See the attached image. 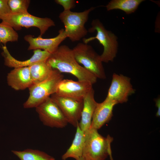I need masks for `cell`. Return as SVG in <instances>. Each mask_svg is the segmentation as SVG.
<instances>
[{
    "mask_svg": "<svg viewBox=\"0 0 160 160\" xmlns=\"http://www.w3.org/2000/svg\"><path fill=\"white\" fill-rule=\"evenodd\" d=\"M11 13L7 0H0V20H2L5 16Z\"/></svg>",
    "mask_w": 160,
    "mask_h": 160,
    "instance_id": "cell-24",
    "label": "cell"
},
{
    "mask_svg": "<svg viewBox=\"0 0 160 160\" xmlns=\"http://www.w3.org/2000/svg\"><path fill=\"white\" fill-rule=\"evenodd\" d=\"M96 31L95 36L83 39V43H88L95 39L97 40L103 46V51L100 55L103 62L108 63L113 61L116 55L118 44L117 38L111 31L106 30L103 23L98 19L93 20L91 27L88 32L93 33Z\"/></svg>",
    "mask_w": 160,
    "mask_h": 160,
    "instance_id": "cell-3",
    "label": "cell"
},
{
    "mask_svg": "<svg viewBox=\"0 0 160 160\" xmlns=\"http://www.w3.org/2000/svg\"><path fill=\"white\" fill-rule=\"evenodd\" d=\"M18 39L17 33L13 28L2 21L0 23V43L5 44L8 42H15Z\"/></svg>",
    "mask_w": 160,
    "mask_h": 160,
    "instance_id": "cell-21",
    "label": "cell"
},
{
    "mask_svg": "<svg viewBox=\"0 0 160 160\" xmlns=\"http://www.w3.org/2000/svg\"><path fill=\"white\" fill-rule=\"evenodd\" d=\"M2 55L4 58V64L14 68L29 67L39 61H46L51 55L50 53L40 49L33 50L31 57L27 60L20 61L16 59L10 54L5 45L2 46Z\"/></svg>",
    "mask_w": 160,
    "mask_h": 160,
    "instance_id": "cell-13",
    "label": "cell"
},
{
    "mask_svg": "<svg viewBox=\"0 0 160 160\" xmlns=\"http://www.w3.org/2000/svg\"><path fill=\"white\" fill-rule=\"evenodd\" d=\"M8 85L18 91L29 88L33 84L29 67L14 68L7 76Z\"/></svg>",
    "mask_w": 160,
    "mask_h": 160,
    "instance_id": "cell-15",
    "label": "cell"
},
{
    "mask_svg": "<svg viewBox=\"0 0 160 160\" xmlns=\"http://www.w3.org/2000/svg\"><path fill=\"white\" fill-rule=\"evenodd\" d=\"M51 96L66 118L68 123L76 127L81 119L83 106V99L61 96L55 93Z\"/></svg>",
    "mask_w": 160,
    "mask_h": 160,
    "instance_id": "cell-10",
    "label": "cell"
},
{
    "mask_svg": "<svg viewBox=\"0 0 160 160\" xmlns=\"http://www.w3.org/2000/svg\"><path fill=\"white\" fill-rule=\"evenodd\" d=\"M55 1L57 4L61 5L64 11L71 10L76 6V2L74 0H56Z\"/></svg>",
    "mask_w": 160,
    "mask_h": 160,
    "instance_id": "cell-23",
    "label": "cell"
},
{
    "mask_svg": "<svg viewBox=\"0 0 160 160\" xmlns=\"http://www.w3.org/2000/svg\"><path fill=\"white\" fill-rule=\"evenodd\" d=\"M117 103L105 98L101 103H98L95 110L90 127L97 130L100 128L111 119L114 106Z\"/></svg>",
    "mask_w": 160,
    "mask_h": 160,
    "instance_id": "cell-14",
    "label": "cell"
},
{
    "mask_svg": "<svg viewBox=\"0 0 160 160\" xmlns=\"http://www.w3.org/2000/svg\"><path fill=\"white\" fill-rule=\"evenodd\" d=\"M85 140L82 157L88 160H105L109 156L113 160L111 144L113 138L109 135L104 137L98 130L90 127L84 132Z\"/></svg>",
    "mask_w": 160,
    "mask_h": 160,
    "instance_id": "cell-2",
    "label": "cell"
},
{
    "mask_svg": "<svg viewBox=\"0 0 160 160\" xmlns=\"http://www.w3.org/2000/svg\"><path fill=\"white\" fill-rule=\"evenodd\" d=\"M78 160H88L86 159H85L83 158V157H82L79 159H78Z\"/></svg>",
    "mask_w": 160,
    "mask_h": 160,
    "instance_id": "cell-26",
    "label": "cell"
},
{
    "mask_svg": "<svg viewBox=\"0 0 160 160\" xmlns=\"http://www.w3.org/2000/svg\"><path fill=\"white\" fill-rule=\"evenodd\" d=\"M2 22L12 27L15 30H20L22 27L28 28L32 27L38 28L42 36L51 27L55 25L54 21L48 17L35 16L28 12L20 14L10 13L5 16Z\"/></svg>",
    "mask_w": 160,
    "mask_h": 160,
    "instance_id": "cell-7",
    "label": "cell"
},
{
    "mask_svg": "<svg viewBox=\"0 0 160 160\" xmlns=\"http://www.w3.org/2000/svg\"><path fill=\"white\" fill-rule=\"evenodd\" d=\"M93 87L83 99V106L79 123L80 129L85 132L90 127L92 116L97 105L94 97Z\"/></svg>",
    "mask_w": 160,
    "mask_h": 160,
    "instance_id": "cell-16",
    "label": "cell"
},
{
    "mask_svg": "<svg viewBox=\"0 0 160 160\" xmlns=\"http://www.w3.org/2000/svg\"><path fill=\"white\" fill-rule=\"evenodd\" d=\"M12 152L20 160H55L53 157L37 150L27 149L23 151L13 150Z\"/></svg>",
    "mask_w": 160,
    "mask_h": 160,
    "instance_id": "cell-20",
    "label": "cell"
},
{
    "mask_svg": "<svg viewBox=\"0 0 160 160\" xmlns=\"http://www.w3.org/2000/svg\"><path fill=\"white\" fill-rule=\"evenodd\" d=\"M72 143L66 151L62 156L63 160L71 158L78 160L82 157L85 140V134L80 128L79 124Z\"/></svg>",
    "mask_w": 160,
    "mask_h": 160,
    "instance_id": "cell-17",
    "label": "cell"
},
{
    "mask_svg": "<svg viewBox=\"0 0 160 160\" xmlns=\"http://www.w3.org/2000/svg\"><path fill=\"white\" fill-rule=\"evenodd\" d=\"M63 78L61 73L53 69L51 75L46 79L28 88L29 95L24 103L25 108H36L47 98L55 93L57 86Z\"/></svg>",
    "mask_w": 160,
    "mask_h": 160,
    "instance_id": "cell-5",
    "label": "cell"
},
{
    "mask_svg": "<svg viewBox=\"0 0 160 160\" xmlns=\"http://www.w3.org/2000/svg\"><path fill=\"white\" fill-rule=\"evenodd\" d=\"M29 67L33 84H38L47 79L53 71L44 61L37 62Z\"/></svg>",
    "mask_w": 160,
    "mask_h": 160,
    "instance_id": "cell-18",
    "label": "cell"
},
{
    "mask_svg": "<svg viewBox=\"0 0 160 160\" xmlns=\"http://www.w3.org/2000/svg\"><path fill=\"white\" fill-rule=\"evenodd\" d=\"M92 88V84L87 81L63 79L59 83L55 93L61 96L83 100Z\"/></svg>",
    "mask_w": 160,
    "mask_h": 160,
    "instance_id": "cell-11",
    "label": "cell"
},
{
    "mask_svg": "<svg viewBox=\"0 0 160 160\" xmlns=\"http://www.w3.org/2000/svg\"><path fill=\"white\" fill-rule=\"evenodd\" d=\"M143 0H112L106 6L107 11L119 9L129 14L135 12Z\"/></svg>",
    "mask_w": 160,
    "mask_h": 160,
    "instance_id": "cell-19",
    "label": "cell"
},
{
    "mask_svg": "<svg viewBox=\"0 0 160 160\" xmlns=\"http://www.w3.org/2000/svg\"><path fill=\"white\" fill-rule=\"evenodd\" d=\"M30 1L29 0H7V4L13 14H20L28 12V9Z\"/></svg>",
    "mask_w": 160,
    "mask_h": 160,
    "instance_id": "cell-22",
    "label": "cell"
},
{
    "mask_svg": "<svg viewBox=\"0 0 160 160\" xmlns=\"http://www.w3.org/2000/svg\"><path fill=\"white\" fill-rule=\"evenodd\" d=\"M154 101L155 102L156 106L157 108V112L156 113V116L159 117L160 116V97L154 99Z\"/></svg>",
    "mask_w": 160,
    "mask_h": 160,
    "instance_id": "cell-25",
    "label": "cell"
},
{
    "mask_svg": "<svg viewBox=\"0 0 160 160\" xmlns=\"http://www.w3.org/2000/svg\"><path fill=\"white\" fill-rule=\"evenodd\" d=\"M67 38L64 29H61L59 30L58 35L53 38H43L40 35L34 37L29 34L25 36L24 39L29 44L28 50L40 49L51 54L57 50L60 44Z\"/></svg>",
    "mask_w": 160,
    "mask_h": 160,
    "instance_id": "cell-12",
    "label": "cell"
},
{
    "mask_svg": "<svg viewBox=\"0 0 160 160\" xmlns=\"http://www.w3.org/2000/svg\"><path fill=\"white\" fill-rule=\"evenodd\" d=\"M135 92L129 77L114 73L106 98L115 101L117 104L123 103H126L129 97Z\"/></svg>",
    "mask_w": 160,
    "mask_h": 160,
    "instance_id": "cell-9",
    "label": "cell"
},
{
    "mask_svg": "<svg viewBox=\"0 0 160 160\" xmlns=\"http://www.w3.org/2000/svg\"><path fill=\"white\" fill-rule=\"evenodd\" d=\"M94 9L91 7L81 12L63 11L60 13L59 18L64 25L65 33L71 41H79L87 35L88 32L85 24L89 13Z\"/></svg>",
    "mask_w": 160,
    "mask_h": 160,
    "instance_id": "cell-4",
    "label": "cell"
},
{
    "mask_svg": "<svg viewBox=\"0 0 160 160\" xmlns=\"http://www.w3.org/2000/svg\"><path fill=\"white\" fill-rule=\"evenodd\" d=\"M77 62L83 65L97 78L105 79L106 76L100 55L90 45L84 43H78L72 49Z\"/></svg>",
    "mask_w": 160,
    "mask_h": 160,
    "instance_id": "cell-6",
    "label": "cell"
},
{
    "mask_svg": "<svg viewBox=\"0 0 160 160\" xmlns=\"http://www.w3.org/2000/svg\"><path fill=\"white\" fill-rule=\"evenodd\" d=\"M46 62L53 69L61 73L71 74L78 80L87 81L92 84L97 81V78L80 65L75 59L72 49L67 45L59 46Z\"/></svg>",
    "mask_w": 160,
    "mask_h": 160,
    "instance_id": "cell-1",
    "label": "cell"
},
{
    "mask_svg": "<svg viewBox=\"0 0 160 160\" xmlns=\"http://www.w3.org/2000/svg\"><path fill=\"white\" fill-rule=\"evenodd\" d=\"M39 118L45 126L57 128L65 127L68 123L61 110L51 97L36 108Z\"/></svg>",
    "mask_w": 160,
    "mask_h": 160,
    "instance_id": "cell-8",
    "label": "cell"
}]
</instances>
